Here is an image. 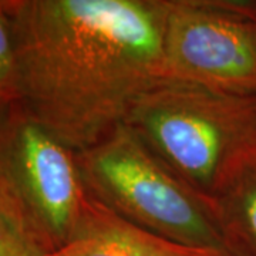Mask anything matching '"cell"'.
<instances>
[{"label":"cell","instance_id":"277c9868","mask_svg":"<svg viewBox=\"0 0 256 256\" xmlns=\"http://www.w3.org/2000/svg\"><path fill=\"white\" fill-rule=\"evenodd\" d=\"M88 204L76 152L20 102L0 112V216L42 255L66 245Z\"/></svg>","mask_w":256,"mask_h":256},{"label":"cell","instance_id":"5b68a950","mask_svg":"<svg viewBox=\"0 0 256 256\" xmlns=\"http://www.w3.org/2000/svg\"><path fill=\"white\" fill-rule=\"evenodd\" d=\"M162 78L256 97V2L165 0Z\"/></svg>","mask_w":256,"mask_h":256},{"label":"cell","instance_id":"52a82bcc","mask_svg":"<svg viewBox=\"0 0 256 256\" xmlns=\"http://www.w3.org/2000/svg\"><path fill=\"white\" fill-rule=\"evenodd\" d=\"M215 215L234 256H256V152L214 201Z\"/></svg>","mask_w":256,"mask_h":256},{"label":"cell","instance_id":"3957f363","mask_svg":"<svg viewBox=\"0 0 256 256\" xmlns=\"http://www.w3.org/2000/svg\"><path fill=\"white\" fill-rule=\"evenodd\" d=\"M76 158L88 198L118 218L190 250L232 255L214 205L124 124Z\"/></svg>","mask_w":256,"mask_h":256},{"label":"cell","instance_id":"6da1fadb","mask_svg":"<svg viewBox=\"0 0 256 256\" xmlns=\"http://www.w3.org/2000/svg\"><path fill=\"white\" fill-rule=\"evenodd\" d=\"M18 102L74 152L162 78L165 0H3Z\"/></svg>","mask_w":256,"mask_h":256},{"label":"cell","instance_id":"30bf717a","mask_svg":"<svg viewBox=\"0 0 256 256\" xmlns=\"http://www.w3.org/2000/svg\"><path fill=\"white\" fill-rule=\"evenodd\" d=\"M200 256H234V255H200Z\"/></svg>","mask_w":256,"mask_h":256},{"label":"cell","instance_id":"ba28073f","mask_svg":"<svg viewBox=\"0 0 256 256\" xmlns=\"http://www.w3.org/2000/svg\"><path fill=\"white\" fill-rule=\"evenodd\" d=\"M18 102V63L12 26L0 0V112Z\"/></svg>","mask_w":256,"mask_h":256},{"label":"cell","instance_id":"9c48e42d","mask_svg":"<svg viewBox=\"0 0 256 256\" xmlns=\"http://www.w3.org/2000/svg\"><path fill=\"white\" fill-rule=\"evenodd\" d=\"M0 256H42V254L0 216Z\"/></svg>","mask_w":256,"mask_h":256},{"label":"cell","instance_id":"7a4b0ae2","mask_svg":"<svg viewBox=\"0 0 256 256\" xmlns=\"http://www.w3.org/2000/svg\"><path fill=\"white\" fill-rule=\"evenodd\" d=\"M210 204L256 152V97L161 78L122 122Z\"/></svg>","mask_w":256,"mask_h":256},{"label":"cell","instance_id":"8992f818","mask_svg":"<svg viewBox=\"0 0 256 256\" xmlns=\"http://www.w3.org/2000/svg\"><path fill=\"white\" fill-rule=\"evenodd\" d=\"M137 228L88 198L72 239L42 256H200Z\"/></svg>","mask_w":256,"mask_h":256}]
</instances>
